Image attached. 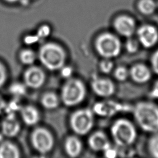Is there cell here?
Segmentation results:
<instances>
[{"label":"cell","instance_id":"1","mask_svg":"<svg viewBox=\"0 0 158 158\" xmlns=\"http://www.w3.org/2000/svg\"><path fill=\"white\" fill-rule=\"evenodd\" d=\"M37 57L46 69L54 71L60 70L65 65L67 54L59 44L48 42L40 48Z\"/></svg>","mask_w":158,"mask_h":158},{"label":"cell","instance_id":"2","mask_svg":"<svg viewBox=\"0 0 158 158\" xmlns=\"http://www.w3.org/2000/svg\"><path fill=\"white\" fill-rule=\"evenodd\" d=\"M134 117L138 125L145 131L158 132V106L151 102H141L134 108Z\"/></svg>","mask_w":158,"mask_h":158},{"label":"cell","instance_id":"3","mask_svg":"<svg viewBox=\"0 0 158 158\" xmlns=\"http://www.w3.org/2000/svg\"><path fill=\"white\" fill-rule=\"evenodd\" d=\"M86 89L83 82L76 78H69L63 85L60 99L68 107L78 105L85 99Z\"/></svg>","mask_w":158,"mask_h":158},{"label":"cell","instance_id":"4","mask_svg":"<svg viewBox=\"0 0 158 158\" xmlns=\"http://www.w3.org/2000/svg\"><path fill=\"white\" fill-rule=\"evenodd\" d=\"M111 134L115 143L120 146L131 144L136 137L135 127L129 120L124 118L118 119L114 123Z\"/></svg>","mask_w":158,"mask_h":158},{"label":"cell","instance_id":"5","mask_svg":"<svg viewBox=\"0 0 158 158\" xmlns=\"http://www.w3.org/2000/svg\"><path fill=\"white\" fill-rule=\"evenodd\" d=\"M69 123L75 134H87L91 130L94 123L93 110L88 108H83L74 111L70 117Z\"/></svg>","mask_w":158,"mask_h":158},{"label":"cell","instance_id":"6","mask_svg":"<svg viewBox=\"0 0 158 158\" xmlns=\"http://www.w3.org/2000/svg\"><path fill=\"white\" fill-rule=\"evenodd\" d=\"M95 48L101 56L106 59H110L119 54L121 51V43L119 39L114 35L104 33L100 35L96 40Z\"/></svg>","mask_w":158,"mask_h":158},{"label":"cell","instance_id":"7","mask_svg":"<svg viewBox=\"0 0 158 158\" xmlns=\"http://www.w3.org/2000/svg\"><path fill=\"white\" fill-rule=\"evenodd\" d=\"M30 141L34 149L41 154L49 152L54 144V139L51 131L42 127H36L32 131Z\"/></svg>","mask_w":158,"mask_h":158},{"label":"cell","instance_id":"8","mask_svg":"<svg viewBox=\"0 0 158 158\" xmlns=\"http://www.w3.org/2000/svg\"><path fill=\"white\" fill-rule=\"evenodd\" d=\"M24 84L27 87L31 89H38L44 83L46 74L44 70L40 67L30 65L23 73Z\"/></svg>","mask_w":158,"mask_h":158},{"label":"cell","instance_id":"9","mask_svg":"<svg viewBox=\"0 0 158 158\" xmlns=\"http://www.w3.org/2000/svg\"><path fill=\"white\" fill-rule=\"evenodd\" d=\"M138 40L145 48L154 46L158 41V31L156 28L150 25L141 26L137 31Z\"/></svg>","mask_w":158,"mask_h":158},{"label":"cell","instance_id":"10","mask_svg":"<svg viewBox=\"0 0 158 158\" xmlns=\"http://www.w3.org/2000/svg\"><path fill=\"white\" fill-rule=\"evenodd\" d=\"M91 88L96 94L101 97H109L115 90L113 82L107 78H97L91 82Z\"/></svg>","mask_w":158,"mask_h":158},{"label":"cell","instance_id":"11","mask_svg":"<svg viewBox=\"0 0 158 158\" xmlns=\"http://www.w3.org/2000/svg\"><path fill=\"white\" fill-rule=\"evenodd\" d=\"M1 131L3 135L8 138L17 136L20 130V124L14 114L7 115L1 124Z\"/></svg>","mask_w":158,"mask_h":158},{"label":"cell","instance_id":"12","mask_svg":"<svg viewBox=\"0 0 158 158\" xmlns=\"http://www.w3.org/2000/svg\"><path fill=\"white\" fill-rule=\"evenodd\" d=\"M135 22L133 19L126 15H122L117 18L114 22L116 31L125 37H131L135 30Z\"/></svg>","mask_w":158,"mask_h":158},{"label":"cell","instance_id":"13","mask_svg":"<svg viewBox=\"0 0 158 158\" xmlns=\"http://www.w3.org/2000/svg\"><path fill=\"white\" fill-rule=\"evenodd\" d=\"M88 144L94 151H104L109 147L110 144L106 135L102 131H96L88 138Z\"/></svg>","mask_w":158,"mask_h":158},{"label":"cell","instance_id":"14","mask_svg":"<svg viewBox=\"0 0 158 158\" xmlns=\"http://www.w3.org/2000/svg\"><path fill=\"white\" fill-rule=\"evenodd\" d=\"M20 116L24 123L28 126H33L40 120L39 110L32 105H26L20 109Z\"/></svg>","mask_w":158,"mask_h":158},{"label":"cell","instance_id":"15","mask_svg":"<svg viewBox=\"0 0 158 158\" xmlns=\"http://www.w3.org/2000/svg\"><path fill=\"white\" fill-rule=\"evenodd\" d=\"M82 148L81 141L77 136L70 135L66 138L64 142V149L69 157H78L81 154Z\"/></svg>","mask_w":158,"mask_h":158},{"label":"cell","instance_id":"16","mask_svg":"<svg viewBox=\"0 0 158 158\" xmlns=\"http://www.w3.org/2000/svg\"><path fill=\"white\" fill-rule=\"evenodd\" d=\"M129 74L132 79L138 83H143L148 81L151 75L149 69L146 65L140 64L133 66Z\"/></svg>","mask_w":158,"mask_h":158},{"label":"cell","instance_id":"17","mask_svg":"<svg viewBox=\"0 0 158 158\" xmlns=\"http://www.w3.org/2000/svg\"><path fill=\"white\" fill-rule=\"evenodd\" d=\"M20 156V150L14 143L4 141L0 144V158H18Z\"/></svg>","mask_w":158,"mask_h":158},{"label":"cell","instance_id":"18","mask_svg":"<svg viewBox=\"0 0 158 158\" xmlns=\"http://www.w3.org/2000/svg\"><path fill=\"white\" fill-rule=\"evenodd\" d=\"M60 99L56 93L52 91L44 93L41 99V106L46 109L52 110L57 108L60 103Z\"/></svg>","mask_w":158,"mask_h":158},{"label":"cell","instance_id":"19","mask_svg":"<svg viewBox=\"0 0 158 158\" xmlns=\"http://www.w3.org/2000/svg\"><path fill=\"white\" fill-rule=\"evenodd\" d=\"M37 57L36 54L31 49H22L19 54V59L20 62L26 65H33Z\"/></svg>","mask_w":158,"mask_h":158},{"label":"cell","instance_id":"20","mask_svg":"<svg viewBox=\"0 0 158 158\" xmlns=\"http://www.w3.org/2000/svg\"><path fill=\"white\" fill-rule=\"evenodd\" d=\"M139 10L145 15L151 14L156 8V4L153 0H141L138 4Z\"/></svg>","mask_w":158,"mask_h":158},{"label":"cell","instance_id":"21","mask_svg":"<svg viewBox=\"0 0 158 158\" xmlns=\"http://www.w3.org/2000/svg\"><path fill=\"white\" fill-rule=\"evenodd\" d=\"M148 149L151 154L158 158V133L155 134L150 138L148 143Z\"/></svg>","mask_w":158,"mask_h":158},{"label":"cell","instance_id":"22","mask_svg":"<svg viewBox=\"0 0 158 158\" xmlns=\"http://www.w3.org/2000/svg\"><path fill=\"white\" fill-rule=\"evenodd\" d=\"M27 86L22 83H14L9 88V91L12 94L15 96H22L26 93Z\"/></svg>","mask_w":158,"mask_h":158},{"label":"cell","instance_id":"23","mask_svg":"<svg viewBox=\"0 0 158 158\" xmlns=\"http://www.w3.org/2000/svg\"><path fill=\"white\" fill-rule=\"evenodd\" d=\"M129 75V72L127 69L124 67H117L114 72L115 78L120 81H124L127 79Z\"/></svg>","mask_w":158,"mask_h":158},{"label":"cell","instance_id":"24","mask_svg":"<svg viewBox=\"0 0 158 158\" xmlns=\"http://www.w3.org/2000/svg\"><path fill=\"white\" fill-rule=\"evenodd\" d=\"M113 68V62L109 59H106L100 64L101 70L105 73H109Z\"/></svg>","mask_w":158,"mask_h":158},{"label":"cell","instance_id":"25","mask_svg":"<svg viewBox=\"0 0 158 158\" xmlns=\"http://www.w3.org/2000/svg\"><path fill=\"white\" fill-rule=\"evenodd\" d=\"M51 32V28L48 25H42L38 30L37 33L36 34L39 38H45L49 36Z\"/></svg>","mask_w":158,"mask_h":158},{"label":"cell","instance_id":"26","mask_svg":"<svg viewBox=\"0 0 158 158\" xmlns=\"http://www.w3.org/2000/svg\"><path fill=\"white\" fill-rule=\"evenodd\" d=\"M125 47L127 50L130 53L135 52L138 50V42L135 39H128L126 43Z\"/></svg>","mask_w":158,"mask_h":158},{"label":"cell","instance_id":"27","mask_svg":"<svg viewBox=\"0 0 158 158\" xmlns=\"http://www.w3.org/2000/svg\"><path fill=\"white\" fill-rule=\"evenodd\" d=\"M7 71L5 65L0 61V88H1L7 81Z\"/></svg>","mask_w":158,"mask_h":158},{"label":"cell","instance_id":"28","mask_svg":"<svg viewBox=\"0 0 158 158\" xmlns=\"http://www.w3.org/2000/svg\"><path fill=\"white\" fill-rule=\"evenodd\" d=\"M60 70V73L62 76L67 79L70 78V76L73 73L72 69L70 67L65 66V65Z\"/></svg>","mask_w":158,"mask_h":158},{"label":"cell","instance_id":"29","mask_svg":"<svg viewBox=\"0 0 158 158\" xmlns=\"http://www.w3.org/2000/svg\"><path fill=\"white\" fill-rule=\"evenodd\" d=\"M151 64L153 70L158 74V50L153 54L151 58Z\"/></svg>","mask_w":158,"mask_h":158},{"label":"cell","instance_id":"30","mask_svg":"<svg viewBox=\"0 0 158 158\" xmlns=\"http://www.w3.org/2000/svg\"><path fill=\"white\" fill-rule=\"evenodd\" d=\"M150 95L152 98L158 99V81L154 84L152 89L150 93Z\"/></svg>","mask_w":158,"mask_h":158},{"label":"cell","instance_id":"31","mask_svg":"<svg viewBox=\"0 0 158 158\" xmlns=\"http://www.w3.org/2000/svg\"><path fill=\"white\" fill-rule=\"evenodd\" d=\"M104 153H105V155L106 157H115V155H116V152L115 151L112 149L111 148V147H109L108 149H107L106 150H105L104 151Z\"/></svg>","mask_w":158,"mask_h":158},{"label":"cell","instance_id":"32","mask_svg":"<svg viewBox=\"0 0 158 158\" xmlns=\"http://www.w3.org/2000/svg\"><path fill=\"white\" fill-rule=\"evenodd\" d=\"M7 106L6 102L4 99V98L0 96V112H1Z\"/></svg>","mask_w":158,"mask_h":158},{"label":"cell","instance_id":"33","mask_svg":"<svg viewBox=\"0 0 158 158\" xmlns=\"http://www.w3.org/2000/svg\"><path fill=\"white\" fill-rule=\"evenodd\" d=\"M19 1L20 2V3L22 6H27L30 3V0H19Z\"/></svg>","mask_w":158,"mask_h":158},{"label":"cell","instance_id":"34","mask_svg":"<svg viewBox=\"0 0 158 158\" xmlns=\"http://www.w3.org/2000/svg\"><path fill=\"white\" fill-rule=\"evenodd\" d=\"M5 1L9 2V3H14V2H17L18 1H19V0H4Z\"/></svg>","mask_w":158,"mask_h":158}]
</instances>
